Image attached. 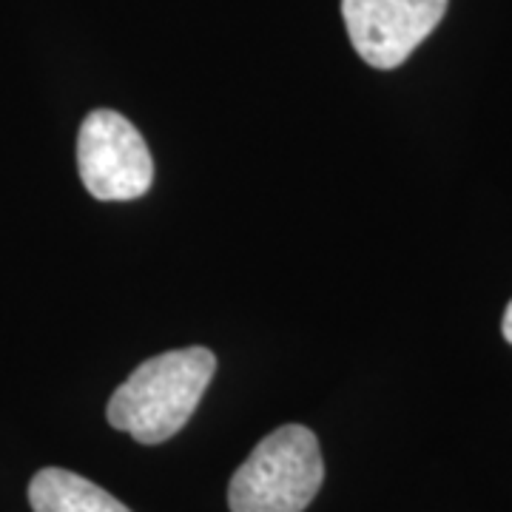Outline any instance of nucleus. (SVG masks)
I'll list each match as a JSON object with an SVG mask.
<instances>
[{"instance_id": "nucleus-1", "label": "nucleus", "mask_w": 512, "mask_h": 512, "mask_svg": "<svg viewBox=\"0 0 512 512\" xmlns=\"http://www.w3.org/2000/svg\"><path fill=\"white\" fill-rule=\"evenodd\" d=\"M214 370L217 359L208 348L160 353L111 393L106 419L114 430H123L140 444H163L194 416Z\"/></svg>"}, {"instance_id": "nucleus-2", "label": "nucleus", "mask_w": 512, "mask_h": 512, "mask_svg": "<svg viewBox=\"0 0 512 512\" xmlns=\"http://www.w3.org/2000/svg\"><path fill=\"white\" fill-rule=\"evenodd\" d=\"M325 481L316 433L285 424L256 444L228 484L231 512H305Z\"/></svg>"}, {"instance_id": "nucleus-3", "label": "nucleus", "mask_w": 512, "mask_h": 512, "mask_svg": "<svg viewBox=\"0 0 512 512\" xmlns=\"http://www.w3.org/2000/svg\"><path fill=\"white\" fill-rule=\"evenodd\" d=\"M77 168L86 191L100 202L137 200L154 180V160L143 134L111 109H97L83 120Z\"/></svg>"}, {"instance_id": "nucleus-4", "label": "nucleus", "mask_w": 512, "mask_h": 512, "mask_svg": "<svg viewBox=\"0 0 512 512\" xmlns=\"http://www.w3.org/2000/svg\"><path fill=\"white\" fill-rule=\"evenodd\" d=\"M450 0H342L353 49L373 69H396L444 18Z\"/></svg>"}, {"instance_id": "nucleus-5", "label": "nucleus", "mask_w": 512, "mask_h": 512, "mask_svg": "<svg viewBox=\"0 0 512 512\" xmlns=\"http://www.w3.org/2000/svg\"><path fill=\"white\" fill-rule=\"evenodd\" d=\"M29 504L35 512H131L94 481L60 467H43L32 478Z\"/></svg>"}, {"instance_id": "nucleus-6", "label": "nucleus", "mask_w": 512, "mask_h": 512, "mask_svg": "<svg viewBox=\"0 0 512 512\" xmlns=\"http://www.w3.org/2000/svg\"><path fill=\"white\" fill-rule=\"evenodd\" d=\"M501 330H504V339L512 345V299L510 305H507V311H504V322H501Z\"/></svg>"}]
</instances>
